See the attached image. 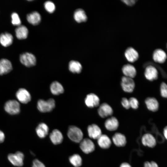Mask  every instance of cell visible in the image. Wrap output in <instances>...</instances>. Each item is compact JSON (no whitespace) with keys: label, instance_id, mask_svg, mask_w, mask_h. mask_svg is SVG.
I'll return each mask as SVG.
<instances>
[{"label":"cell","instance_id":"6da1fadb","mask_svg":"<svg viewBox=\"0 0 167 167\" xmlns=\"http://www.w3.org/2000/svg\"><path fill=\"white\" fill-rule=\"evenodd\" d=\"M67 135L72 141L76 143H79L83 139V134L81 130L78 127L71 126L69 127Z\"/></svg>","mask_w":167,"mask_h":167},{"label":"cell","instance_id":"7a4b0ae2","mask_svg":"<svg viewBox=\"0 0 167 167\" xmlns=\"http://www.w3.org/2000/svg\"><path fill=\"white\" fill-rule=\"evenodd\" d=\"M55 103L54 100L50 98L47 101L39 100L37 102V108L38 110L43 113L52 111L55 108Z\"/></svg>","mask_w":167,"mask_h":167},{"label":"cell","instance_id":"3957f363","mask_svg":"<svg viewBox=\"0 0 167 167\" xmlns=\"http://www.w3.org/2000/svg\"><path fill=\"white\" fill-rule=\"evenodd\" d=\"M24 158V154L20 151H17L14 154H9L7 156L9 161L13 165L18 167H21L23 165Z\"/></svg>","mask_w":167,"mask_h":167},{"label":"cell","instance_id":"277c9868","mask_svg":"<svg viewBox=\"0 0 167 167\" xmlns=\"http://www.w3.org/2000/svg\"><path fill=\"white\" fill-rule=\"evenodd\" d=\"M19 59L21 62L28 67L33 66L36 64V58L33 54L31 53L26 52L21 54Z\"/></svg>","mask_w":167,"mask_h":167},{"label":"cell","instance_id":"5b68a950","mask_svg":"<svg viewBox=\"0 0 167 167\" xmlns=\"http://www.w3.org/2000/svg\"><path fill=\"white\" fill-rule=\"evenodd\" d=\"M121 85L123 90L129 93L132 92L135 87V82L133 79L125 76L122 78Z\"/></svg>","mask_w":167,"mask_h":167},{"label":"cell","instance_id":"8992f818","mask_svg":"<svg viewBox=\"0 0 167 167\" xmlns=\"http://www.w3.org/2000/svg\"><path fill=\"white\" fill-rule=\"evenodd\" d=\"M5 111L11 114H16L20 111V105L19 103L15 100H11L7 101L5 104Z\"/></svg>","mask_w":167,"mask_h":167},{"label":"cell","instance_id":"52a82bcc","mask_svg":"<svg viewBox=\"0 0 167 167\" xmlns=\"http://www.w3.org/2000/svg\"><path fill=\"white\" fill-rule=\"evenodd\" d=\"M79 143L80 149L85 154H89L95 150V144L92 140L89 139H83Z\"/></svg>","mask_w":167,"mask_h":167},{"label":"cell","instance_id":"ba28073f","mask_svg":"<svg viewBox=\"0 0 167 167\" xmlns=\"http://www.w3.org/2000/svg\"><path fill=\"white\" fill-rule=\"evenodd\" d=\"M144 75L145 78L147 80L153 81L157 79L158 71L154 66L148 65L145 69Z\"/></svg>","mask_w":167,"mask_h":167},{"label":"cell","instance_id":"9c48e42d","mask_svg":"<svg viewBox=\"0 0 167 167\" xmlns=\"http://www.w3.org/2000/svg\"><path fill=\"white\" fill-rule=\"evenodd\" d=\"M113 110L108 103H104L100 105L98 109V114L101 117L105 118L112 115Z\"/></svg>","mask_w":167,"mask_h":167},{"label":"cell","instance_id":"30bf717a","mask_svg":"<svg viewBox=\"0 0 167 167\" xmlns=\"http://www.w3.org/2000/svg\"><path fill=\"white\" fill-rule=\"evenodd\" d=\"M87 131L89 137L93 139H97L102 134L100 127L94 124L89 125L87 128Z\"/></svg>","mask_w":167,"mask_h":167},{"label":"cell","instance_id":"8fae6325","mask_svg":"<svg viewBox=\"0 0 167 167\" xmlns=\"http://www.w3.org/2000/svg\"><path fill=\"white\" fill-rule=\"evenodd\" d=\"M16 96L18 100L24 104L28 103L31 99V96L29 92L23 88L18 90L16 93Z\"/></svg>","mask_w":167,"mask_h":167},{"label":"cell","instance_id":"7c38bea8","mask_svg":"<svg viewBox=\"0 0 167 167\" xmlns=\"http://www.w3.org/2000/svg\"><path fill=\"white\" fill-rule=\"evenodd\" d=\"M100 101L98 96L93 93L88 94L85 99L86 105L89 108H93L98 106Z\"/></svg>","mask_w":167,"mask_h":167},{"label":"cell","instance_id":"4fadbf2b","mask_svg":"<svg viewBox=\"0 0 167 167\" xmlns=\"http://www.w3.org/2000/svg\"><path fill=\"white\" fill-rule=\"evenodd\" d=\"M141 142L144 146L151 148L155 147L156 144L155 138L150 133L144 134L141 138Z\"/></svg>","mask_w":167,"mask_h":167},{"label":"cell","instance_id":"5bb4252c","mask_svg":"<svg viewBox=\"0 0 167 167\" xmlns=\"http://www.w3.org/2000/svg\"><path fill=\"white\" fill-rule=\"evenodd\" d=\"M105 126L106 129L109 131H114L117 130L119 126L118 119L115 117L112 116L105 121Z\"/></svg>","mask_w":167,"mask_h":167},{"label":"cell","instance_id":"9a60e30c","mask_svg":"<svg viewBox=\"0 0 167 167\" xmlns=\"http://www.w3.org/2000/svg\"><path fill=\"white\" fill-rule=\"evenodd\" d=\"M49 139L52 143L56 145L61 143L63 139V135L61 132L58 129H54L50 133Z\"/></svg>","mask_w":167,"mask_h":167},{"label":"cell","instance_id":"2e32d148","mask_svg":"<svg viewBox=\"0 0 167 167\" xmlns=\"http://www.w3.org/2000/svg\"><path fill=\"white\" fill-rule=\"evenodd\" d=\"M112 139L114 144L118 147H124L126 143L125 136L120 133H115L113 136Z\"/></svg>","mask_w":167,"mask_h":167},{"label":"cell","instance_id":"e0dca14e","mask_svg":"<svg viewBox=\"0 0 167 167\" xmlns=\"http://www.w3.org/2000/svg\"><path fill=\"white\" fill-rule=\"evenodd\" d=\"M152 58L155 62L159 63H162L165 62L166 59V54L163 49H157L154 51Z\"/></svg>","mask_w":167,"mask_h":167},{"label":"cell","instance_id":"ac0fdd59","mask_svg":"<svg viewBox=\"0 0 167 167\" xmlns=\"http://www.w3.org/2000/svg\"><path fill=\"white\" fill-rule=\"evenodd\" d=\"M145 103L147 108L150 111L155 112L159 109V102L154 97H147L145 100Z\"/></svg>","mask_w":167,"mask_h":167},{"label":"cell","instance_id":"d6986e66","mask_svg":"<svg viewBox=\"0 0 167 167\" xmlns=\"http://www.w3.org/2000/svg\"><path fill=\"white\" fill-rule=\"evenodd\" d=\"M122 71L124 76L132 79L136 75L137 71L135 67L131 64L124 65L122 68Z\"/></svg>","mask_w":167,"mask_h":167},{"label":"cell","instance_id":"ffe728a7","mask_svg":"<svg viewBox=\"0 0 167 167\" xmlns=\"http://www.w3.org/2000/svg\"><path fill=\"white\" fill-rule=\"evenodd\" d=\"M12 68L11 62L6 59L0 60V75L6 74L11 71Z\"/></svg>","mask_w":167,"mask_h":167},{"label":"cell","instance_id":"44dd1931","mask_svg":"<svg viewBox=\"0 0 167 167\" xmlns=\"http://www.w3.org/2000/svg\"><path fill=\"white\" fill-rule=\"evenodd\" d=\"M125 56L127 60L130 62L136 61L139 58L138 52L132 47H129L125 51Z\"/></svg>","mask_w":167,"mask_h":167},{"label":"cell","instance_id":"7402d4cb","mask_svg":"<svg viewBox=\"0 0 167 167\" xmlns=\"http://www.w3.org/2000/svg\"><path fill=\"white\" fill-rule=\"evenodd\" d=\"M97 140L98 144L101 148L108 149L111 145V140L108 136L106 135L102 134Z\"/></svg>","mask_w":167,"mask_h":167},{"label":"cell","instance_id":"603a6c76","mask_svg":"<svg viewBox=\"0 0 167 167\" xmlns=\"http://www.w3.org/2000/svg\"><path fill=\"white\" fill-rule=\"evenodd\" d=\"M36 131L37 135L39 138H44L48 134L49 128L46 124L41 123L36 127Z\"/></svg>","mask_w":167,"mask_h":167},{"label":"cell","instance_id":"cb8c5ba5","mask_svg":"<svg viewBox=\"0 0 167 167\" xmlns=\"http://www.w3.org/2000/svg\"><path fill=\"white\" fill-rule=\"evenodd\" d=\"M13 37L12 35L8 32H6L0 35V43L4 47H7L12 43Z\"/></svg>","mask_w":167,"mask_h":167},{"label":"cell","instance_id":"d4e9b609","mask_svg":"<svg viewBox=\"0 0 167 167\" xmlns=\"http://www.w3.org/2000/svg\"><path fill=\"white\" fill-rule=\"evenodd\" d=\"M27 19L29 23L33 25H37L41 22V17L40 14L35 11L28 14Z\"/></svg>","mask_w":167,"mask_h":167},{"label":"cell","instance_id":"484cf974","mask_svg":"<svg viewBox=\"0 0 167 167\" xmlns=\"http://www.w3.org/2000/svg\"><path fill=\"white\" fill-rule=\"evenodd\" d=\"M15 32L17 37L20 40L26 39L28 33L27 28L23 25L19 26L15 29Z\"/></svg>","mask_w":167,"mask_h":167},{"label":"cell","instance_id":"4316f807","mask_svg":"<svg viewBox=\"0 0 167 167\" xmlns=\"http://www.w3.org/2000/svg\"><path fill=\"white\" fill-rule=\"evenodd\" d=\"M50 88L51 92L54 95H58L63 93L64 91L63 86L57 81H54L51 84Z\"/></svg>","mask_w":167,"mask_h":167},{"label":"cell","instance_id":"83f0119b","mask_svg":"<svg viewBox=\"0 0 167 167\" xmlns=\"http://www.w3.org/2000/svg\"><path fill=\"white\" fill-rule=\"evenodd\" d=\"M74 18L75 21L78 23L85 22L87 19L85 12L81 9H78L75 11Z\"/></svg>","mask_w":167,"mask_h":167},{"label":"cell","instance_id":"f1b7e54d","mask_svg":"<svg viewBox=\"0 0 167 167\" xmlns=\"http://www.w3.org/2000/svg\"><path fill=\"white\" fill-rule=\"evenodd\" d=\"M69 69L73 73H80L82 70V66L78 62L72 60L70 61L69 64Z\"/></svg>","mask_w":167,"mask_h":167},{"label":"cell","instance_id":"f546056e","mask_svg":"<svg viewBox=\"0 0 167 167\" xmlns=\"http://www.w3.org/2000/svg\"><path fill=\"white\" fill-rule=\"evenodd\" d=\"M69 160L70 163L75 167H79L82 164V159L78 154H75L71 156Z\"/></svg>","mask_w":167,"mask_h":167},{"label":"cell","instance_id":"4dcf8cb0","mask_svg":"<svg viewBox=\"0 0 167 167\" xmlns=\"http://www.w3.org/2000/svg\"><path fill=\"white\" fill-rule=\"evenodd\" d=\"M44 7L45 10L49 13H52L55 10V5L52 2L47 1L44 3Z\"/></svg>","mask_w":167,"mask_h":167},{"label":"cell","instance_id":"1f68e13d","mask_svg":"<svg viewBox=\"0 0 167 167\" xmlns=\"http://www.w3.org/2000/svg\"><path fill=\"white\" fill-rule=\"evenodd\" d=\"M12 24L15 25H20L21 21L18 15L15 12L13 13L11 15Z\"/></svg>","mask_w":167,"mask_h":167},{"label":"cell","instance_id":"d6a6232c","mask_svg":"<svg viewBox=\"0 0 167 167\" xmlns=\"http://www.w3.org/2000/svg\"><path fill=\"white\" fill-rule=\"evenodd\" d=\"M130 108L135 109L138 108L139 102L138 100L134 97H131L129 99Z\"/></svg>","mask_w":167,"mask_h":167},{"label":"cell","instance_id":"836d02e7","mask_svg":"<svg viewBox=\"0 0 167 167\" xmlns=\"http://www.w3.org/2000/svg\"><path fill=\"white\" fill-rule=\"evenodd\" d=\"M160 91L161 96L166 98L167 96V86L165 83L163 82L161 84Z\"/></svg>","mask_w":167,"mask_h":167},{"label":"cell","instance_id":"e575fe53","mask_svg":"<svg viewBox=\"0 0 167 167\" xmlns=\"http://www.w3.org/2000/svg\"><path fill=\"white\" fill-rule=\"evenodd\" d=\"M121 104L122 106L126 109H129L130 108L129 99L126 97L122 98Z\"/></svg>","mask_w":167,"mask_h":167},{"label":"cell","instance_id":"d590c367","mask_svg":"<svg viewBox=\"0 0 167 167\" xmlns=\"http://www.w3.org/2000/svg\"><path fill=\"white\" fill-rule=\"evenodd\" d=\"M32 166L34 167H46L42 162L37 159H35L33 161Z\"/></svg>","mask_w":167,"mask_h":167},{"label":"cell","instance_id":"8d00e7d4","mask_svg":"<svg viewBox=\"0 0 167 167\" xmlns=\"http://www.w3.org/2000/svg\"><path fill=\"white\" fill-rule=\"evenodd\" d=\"M144 167H159L158 165L155 162L151 161V162L146 161L144 165Z\"/></svg>","mask_w":167,"mask_h":167},{"label":"cell","instance_id":"74e56055","mask_svg":"<svg viewBox=\"0 0 167 167\" xmlns=\"http://www.w3.org/2000/svg\"><path fill=\"white\" fill-rule=\"evenodd\" d=\"M122 1L125 4L129 6H132L135 3V1L134 0H124Z\"/></svg>","mask_w":167,"mask_h":167},{"label":"cell","instance_id":"f35d334b","mask_svg":"<svg viewBox=\"0 0 167 167\" xmlns=\"http://www.w3.org/2000/svg\"><path fill=\"white\" fill-rule=\"evenodd\" d=\"M5 139V135L4 133L0 130V143L3 142Z\"/></svg>","mask_w":167,"mask_h":167},{"label":"cell","instance_id":"ab89813d","mask_svg":"<svg viewBox=\"0 0 167 167\" xmlns=\"http://www.w3.org/2000/svg\"><path fill=\"white\" fill-rule=\"evenodd\" d=\"M120 167H131V166L128 163L123 162L121 164Z\"/></svg>","mask_w":167,"mask_h":167},{"label":"cell","instance_id":"60d3db41","mask_svg":"<svg viewBox=\"0 0 167 167\" xmlns=\"http://www.w3.org/2000/svg\"><path fill=\"white\" fill-rule=\"evenodd\" d=\"M163 135L166 139H167V126H166L164 129L163 130Z\"/></svg>","mask_w":167,"mask_h":167},{"label":"cell","instance_id":"b9f144b4","mask_svg":"<svg viewBox=\"0 0 167 167\" xmlns=\"http://www.w3.org/2000/svg\"><path fill=\"white\" fill-rule=\"evenodd\" d=\"M32 167H33V166H32Z\"/></svg>","mask_w":167,"mask_h":167}]
</instances>
